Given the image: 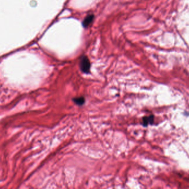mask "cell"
Returning a JSON list of instances; mask_svg holds the SVG:
<instances>
[{"label": "cell", "mask_w": 189, "mask_h": 189, "mask_svg": "<svg viewBox=\"0 0 189 189\" xmlns=\"http://www.w3.org/2000/svg\"><path fill=\"white\" fill-rule=\"evenodd\" d=\"M80 67L81 71L84 73H88L90 72L91 64L87 57L83 56L81 58L80 61Z\"/></svg>", "instance_id": "1"}, {"label": "cell", "mask_w": 189, "mask_h": 189, "mask_svg": "<svg viewBox=\"0 0 189 189\" xmlns=\"http://www.w3.org/2000/svg\"><path fill=\"white\" fill-rule=\"evenodd\" d=\"M94 19V16L93 15H90L87 16L86 17L83 21V25L84 27L87 28L90 24H91Z\"/></svg>", "instance_id": "2"}, {"label": "cell", "mask_w": 189, "mask_h": 189, "mask_svg": "<svg viewBox=\"0 0 189 189\" xmlns=\"http://www.w3.org/2000/svg\"><path fill=\"white\" fill-rule=\"evenodd\" d=\"M143 125L144 126H147L149 124H151L153 123V121H154V117L153 116H150L146 117L143 118Z\"/></svg>", "instance_id": "3"}, {"label": "cell", "mask_w": 189, "mask_h": 189, "mask_svg": "<svg viewBox=\"0 0 189 189\" xmlns=\"http://www.w3.org/2000/svg\"><path fill=\"white\" fill-rule=\"evenodd\" d=\"M74 101L77 105H82L85 102V98L83 97H77L74 99Z\"/></svg>", "instance_id": "4"}]
</instances>
